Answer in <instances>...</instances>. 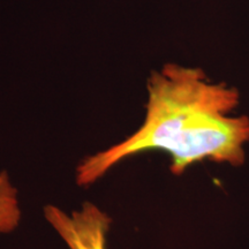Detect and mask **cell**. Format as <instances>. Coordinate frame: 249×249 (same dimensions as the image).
I'll use <instances>...</instances> for the list:
<instances>
[{
	"label": "cell",
	"instance_id": "obj_1",
	"mask_svg": "<svg viewBox=\"0 0 249 249\" xmlns=\"http://www.w3.org/2000/svg\"><path fill=\"white\" fill-rule=\"evenodd\" d=\"M147 89L143 124L128 138L81 160L77 185H92L120 161L151 150L171 156L176 176L205 160L244 163L249 119L230 116L239 103L235 89L211 82L198 68L177 64L154 71Z\"/></svg>",
	"mask_w": 249,
	"mask_h": 249
},
{
	"label": "cell",
	"instance_id": "obj_2",
	"mask_svg": "<svg viewBox=\"0 0 249 249\" xmlns=\"http://www.w3.org/2000/svg\"><path fill=\"white\" fill-rule=\"evenodd\" d=\"M44 217L70 249H107L112 219L91 202L71 213L49 204L44 208Z\"/></svg>",
	"mask_w": 249,
	"mask_h": 249
},
{
	"label": "cell",
	"instance_id": "obj_3",
	"mask_svg": "<svg viewBox=\"0 0 249 249\" xmlns=\"http://www.w3.org/2000/svg\"><path fill=\"white\" fill-rule=\"evenodd\" d=\"M21 210L18 191L6 171L0 173V233H11L18 226Z\"/></svg>",
	"mask_w": 249,
	"mask_h": 249
}]
</instances>
